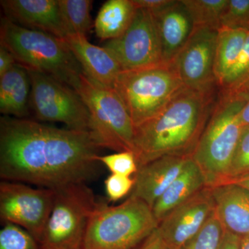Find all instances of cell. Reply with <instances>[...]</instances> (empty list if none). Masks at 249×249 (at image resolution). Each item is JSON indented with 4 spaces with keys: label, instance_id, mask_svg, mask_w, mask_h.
Returning a JSON list of instances; mask_svg holds the SVG:
<instances>
[{
    "label": "cell",
    "instance_id": "31",
    "mask_svg": "<svg viewBox=\"0 0 249 249\" xmlns=\"http://www.w3.org/2000/svg\"><path fill=\"white\" fill-rule=\"evenodd\" d=\"M134 178L131 177L111 174L105 180V188L109 201L115 202L132 192Z\"/></svg>",
    "mask_w": 249,
    "mask_h": 249
},
{
    "label": "cell",
    "instance_id": "6",
    "mask_svg": "<svg viewBox=\"0 0 249 249\" xmlns=\"http://www.w3.org/2000/svg\"><path fill=\"white\" fill-rule=\"evenodd\" d=\"M72 88L88 108L89 132L99 146L116 152H134L135 127L115 90L91 79L83 71Z\"/></svg>",
    "mask_w": 249,
    "mask_h": 249
},
{
    "label": "cell",
    "instance_id": "2",
    "mask_svg": "<svg viewBox=\"0 0 249 249\" xmlns=\"http://www.w3.org/2000/svg\"><path fill=\"white\" fill-rule=\"evenodd\" d=\"M218 93L183 86L157 115L136 127L134 153L138 168L165 156L191 157Z\"/></svg>",
    "mask_w": 249,
    "mask_h": 249
},
{
    "label": "cell",
    "instance_id": "16",
    "mask_svg": "<svg viewBox=\"0 0 249 249\" xmlns=\"http://www.w3.org/2000/svg\"><path fill=\"white\" fill-rule=\"evenodd\" d=\"M62 40L87 76L100 84L113 88L122 69L107 49L93 45L84 35L72 34Z\"/></svg>",
    "mask_w": 249,
    "mask_h": 249
},
{
    "label": "cell",
    "instance_id": "7",
    "mask_svg": "<svg viewBox=\"0 0 249 249\" xmlns=\"http://www.w3.org/2000/svg\"><path fill=\"white\" fill-rule=\"evenodd\" d=\"M183 86L173 63L161 62L121 71L112 88L122 100L136 128L157 115Z\"/></svg>",
    "mask_w": 249,
    "mask_h": 249
},
{
    "label": "cell",
    "instance_id": "5",
    "mask_svg": "<svg viewBox=\"0 0 249 249\" xmlns=\"http://www.w3.org/2000/svg\"><path fill=\"white\" fill-rule=\"evenodd\" d=\"M152 208L129 196L122 204L99 203L90 218L83 249H135L158 228Z\"/></svg>",
    "mask_w": 249,
    "mask_h": 249
},
{
    "label": "cell",
    "instance_id": "30",
    "mask_svg": "<svg viewBox=\"0 0 249 249\" xmlns=\"http://www.w3.org/2000/svg\"><path fill=\"white\" fill-rule=\"evenodd\" d=\"M249 78V32L237 62L220 85L221 91L237 88Z\"/></svg>",
    "mask_w": 249,
    "mask_h": 249
},
{
    "label": "cell",
    "instance_id": "10",
    "mask_svg": "<svg viewBox=\"0 0 249 249\" xmlns=\"http://www.w3.org/2000/svg\"><path fill=\"white\" fill-rule=\"evenodd\" d=\"M55 191L27 183L1 181L0 219L22 228L40 242L53 207Z\"/></svg>",
    "mask_w": 249,
    "mask_h": 249
},
{
    "label": "cell",
    "instance_id": "11",
    "mask_svg": "<svg viewBox=\"0 0 249 249\" xmlns=\"http://www.w3.org/2000/svg\"><path fill=\"white\" fill-rule=\"evenodd\" d=\"M103 47L117 60L122 71L163 62L155 16L146 10L137 9L132 24L124 35L107 41Z\"/></svg>",
    "mask_w": 249,
    "mask_h": 249
},
{
    "label": "cell",
    "instance_id": "8",
    "mask_svg": "<svg viewBox=\"0 0 249 249\" xmlns=\"http://www.w3.org/2000/svg\"><path fill=\"white\" fill-rule=\"evenodd\" d=\"M99 202L86 183L55 190L53 207L40 244L42 249H83L90 218Z\"/></svg>",
    "mask_w": 249,
    "mask_h": 249
},
{
    "label": "cell",
    "instance_id": "27",
    "mask_svg": "<svg viewBox=\"0 0 249 249\" xmlns=\"http://www.w3.org/2000/svg\"><path fill=\"white\" fill-rule=\"evenodd\" d=\"M249 177V127H244L235 155L224 181L233 182ZM221 184V183H220Z\"/></svg>",
    "mask_w": 249,
    "mask_h": 249
},
{
    "label": "cell",
    "instance_id": "19",
    "mask_svg": "<svg viewBox=\"0 0 249 249\" xmlns=\"http://www.w3.org/2000/svg\"><path fill=\"white\" fill-rule=\"evenodd\" d=\"M206 186L204 174L191 157L187 160L181 173L152 207V212L158 224L170 211L188 200Z\"/></svg>",
    "mask_w": 249,
    "mask_h": 249
},
{
    "label": "cell",
    "instance_id": "22",
    "mask_svg": "<svg viewBox=\"0 0 249 249\" xmlns=\"http://www.w3.org/2000/svg\"><path fill=\"white\" fill-rule=\"evenodd\" d=\"M249 31L220 27L218 29L214 75L218 88L234 67L240 56Z\"/></svg>",
    "mask_w": 249,
    "mask_h": 249
},
{
    "label": "cell",
    "instance_id": "20",
    "mask_svg": "<svg viewBox=\"0 0 249 249\" xmlns=\"http://www.w3.org/2000/svg\"><path fill=\"white\" fill-rule=\"evenodd\" d=\"M31 83L27 70L16 65L0 77V111L25 119L29 113Z\"/></svg>",
    "mask_w": 249,
    "mask_h": 249
},
{
    "label": "cell",
    "instance_id": "18",
    "mask_svg": "<svg viewBox=\"0 0 249 249\" xmlns=\"http://www.w3.org/2000/svg\"><path fill=\"white\" fill-rule=\"evenodd\" d=\"M161 47L162 60L170 63L191 37L195 27L181 0L154 15Z\"/></svg>",
    "mask_w": 249,
    "mask_h": 249
},
{
    "label": "cell",
    "instance_id": "37",
    "mask_svg": "<svg viewBox=\"0 0 249 249\" xmlns=\"http://www.w3.org/2000/svg\"><path fill=\"white\" fill-rule=\"evenodd\" d=\"M231 183H235L236 184L243 187V188H245L246 189L249 190V178H242V179L238 180V181H233V182Z\"/></svg>",
    "mask_w": 249,
    "mask_h": 249
},
{
    "label": "cell",
    "instance_id": "21",
    "mask_svg": "<svg viewBox=\"0 0 249 249\" xmlns=\"http://www.w3.org/2000/svg\"><path fill=\"white\" fill-rule=\"evenodd\" d=\"M137 8L132 0H108L94 21L96 35L101 40L119 38L132 24Z\"/></svg>",
    "mask_w": 249,
    "mask_h": 249
},
{
    "label": "cell",
    "instance_id": "35",
    "mask_svg": "<svg viewBox=\"0 0 249 249\" xmlns=\"http://www.w3.org/2000/svg\"><path fill=\"white\" fill-rule=\"evenodd\" d=\"M240 237L225 231L218 249H240Z\"/></svg>",
    "mask_w": 249,
    "mask_h": 249
},
{
    "label": "cell",
    "instance_id": "3",
    "mask_svg": "<svg viewBox=\"0 0 249 249\" xmlns=\"http://www.w3.org/2000/svg\"><path fill=\"white\" fill-rule=\"evenodd\" d=\"M244 105L242 98L219 90L209 121L191 157L204 174L207 187L220 184L227 178L243 132L240 113Z\"/></svg>",
    "mask_w": 249,
    "mask_h": 249
},
{
    "label": "cell",
    "instance_id": "14",
    "mask_svg": "<svg viewBox=\"0 0 249 249\" xmlns=\"http://www.w3.org/2000/svg\"><path fill=\"white\" fill-rule=\"evenodd\" d=\"M6 18L27 29L63 39L68 36L58 0H3Z\"/></svg>",
    "mask_w": 249,
    "mask_h": 249
},
{
    "label": "cell",
    "instance_id": "9",
    "mask_svg": "<svg viewBox=\"0 0 249 249\" xmlns=\"http://www.w3.org/2000/svg\"><path fill=\"white\" fill-rule=\"evenodd\" d=\"M27 71L31 83L29 107L36 118L61 123L74 130L89 131V111L73 88L45 73Z\"/></svg>",
    "mask_w": 249,
    "mask_h": 249
},
{
    "label": "cell",
    "instance_id": "4",
    "mask_svg": "<svg viewBox=\"0 0 249 249\" xmlns=\"http://www.w3.org/2000/svg\"><path fill=\"white\" fill-rule=\"evenodd\" d=\"M0 42L19 66L45 73L71 88L83 71L62 39L23 27L7 18L1 19Z\"/></svg>",
    "mask_w": 249,
    "mask_h": 249
},
{
    "label": "cell",
    "instance_id": "29",
    "mask_svg": "<svg viewBox=\"0 0 249 249\" xmlns=\"http://www.w3.org/2000/svg\"><path fill=\"white\" fill-rule=\"evenodd\" d=\"M98 160L114 175L131 177L138 170L137 159L133 152L124 151L111 155H99Z\"/></svg>",
    "mask_w": 249,
    "mask_h": 249
},
{
    "label": "cell",
    "instance_id": "26",
    "mask_svg": "<svg viewBox=\"0 0 249 249\" xmlns=\"http://www.w3.org/2000/svg\"><path fill=\"white\" fill-rule=\"evenodd\" d=\"M2 224L0 249H42L38 242L22 228L11 223Z\"/></svg>",
    "mask_w": 249,
    "mask_h": 249
},
{
    "label": "cell",
    "instance_id": "28",
    "mask_svg": "<svg viewBox=\"0 0 249 249\" xmlns=\"http://www.w3.org/2000/svg\"><path fill=\"white\" fill-rule=\"evenodd\" d=\"M220 27L249 31V0H228Z\"/></svg>",
    "mask_w": 249,
    "mask_h": 249
},
{
    "label": "cell",
    "instance_id": "33",
    "mask_svg": "<svg viewBox=\"0 0 249 249\" xmlns=\"http://www.w3.org/2000/svg\"><path fill=\"white\" fill-rule=\"evenodd\" d=\"M175 0H132L137 9L146 10L152 14H158L175 2Z\"/></svg>",
    "mask_w": 249,
    "mask_h": 249
},
{
    "label": "cell",
    "instance_id": "15",
    "mask_svg": "<svg viewBox=\"0 0 249 249\" xmlns=\"http://www.w3.org/2000/svg\"><path fill=\"white\" fill-rule=\"evenodd\" d=\"M189 158L165 156L139 167L134 175V186L129 196L142 199L152 209L182 171Z\"/></svg>",
    "mask_w": 249,
    "mask_h": 249
},
{
    "label": "cell",
    "instance_id": "23",
    "mask_svg": "<svg viewBox=\"0 0 249 249\" xmlns=\"http://www.w3.org/2000/svg\"><path fill=\"white\" fill-rule=\"evenodd\" d=\"M64 24L69 35L86 36L91 27V0H58Z\"/></svg>",
    "mask_w": 249,
    "mask_h": 249
},
{
    "label": "cell",
    "instance_id": "34",
    "mask_svg": "<svg viewBox=\"0 0 249 249\" xmlns=\"http://www.w3.org/2000/svg\"><path fill=\"white\" fill-rule=\"evenodd\" d=\"M16 64L12 54L3 46H0V77L9 71Z\"/></svg>",
    "mask_w": 249,
    "mask_h": 249
},
{
    "label": "cell",
    "instance_id": "13",
    "mask_svg": "<svg viewBox=\"0 0 249 249\" xmlns=\"http://www.w3.org/2000/svg\"><path fill=\"white\" fill-rule=\"evenodd\" d=\"M214 211L212 191L206 186L170 211L159 223L157 231L163 249H177L191 240L200 231Z\"/></svg>",
    "mask_w": 249,
    "mask_h": 249
},
{
    "label": "cell",
    "instance_id": "12",
    "mask_svg": "<svg viewBox=\"0 0 249 249\" xmlns=\"http://www.w3.org/2000/svg\"><path fill=\"white\" fill-rule=\"evenodd\" d=\"M217 35V29H195L172 62L185 87L207 92L219 90L214 75Z\"/></svg>",
    "mask_w": 249,
    "mask_h": 249
},
{
    "label": "cell",
    "instance_id": "32",
    "mask_svg": "<svg viewBox=\"0 0 249 249\" xmlns=\"http://www.w3.org/2000/svg\"><path fill=\"white\" fill-rule=\"evenodd\" d=\"M222 92L232 93L245 101V105L240 113L241 124L244 127H249V78L237 88Z\"/></svg>",
    "mask_w": 249,
    "mask_h": 249
},
{
    "label": "cell",
    "instance_id": "24",
    "mask_svg": "<svg viewBox=\"0 0 249 249\" xmlns=\"http://www.w3.org/2000/svg\"><path fill=\"white\" fill-rule=\"evenodd\" d=\"M193 19L195 29H219L228 0H181Z\"/></svg>",
    "mask_w": 249,
    "mask_h": 249
},
{
    "label": "cell",
    "instance_id": "17",
    "mask_svg": "<svg viewBox=\"0 0 249 249\" xmlns=\"http://www.w3.org/2000/svg\"><path fill=\"white\" fill-rule=\"evenodd\" d=\"M211 188L214 211L224 231L241 238L249 235V190L231 182Z\"/></svg>",
    "mask_w": 249,
    "mask_h": 249
},
{
    "label": "cell",
    "instance_id": "36",
    "mask_svg": "<svg viewBox=\"0 0 249 249\" xmlns=\"http://www.w3.org/2000/svg\"><path fill=\"white\" fill-rule=\"evenodd\" d=\"M135 249H163L157 229Z\"/></svg>",
    "mask_w": 249,
    "mask_h": 249
},
{
    "label": "cell",
    "instance_id": "1",
    "mask_svg": "<svg viewBox=\"0 0 249 249\" xmlns=\"http://www.w3.org/2000/svg\"><path fill=\"white\" fill-rule=\"evenodd\" d=\"M101 148L89 131L4 116L0 120V178L54 191L86 183L97 175Z\"/></svg>",
    "mask_w": 249,
    "mask_h": 249
},
{
    "label": "cell",
    "instance_id": "25",
    "mask_svg": "<svg viewBox=\"0 0 249 249\" xmlns=\"http://www.w3.org/2000/svg\"><path fill=\"white\" fill-rule=\"evenodd\" d=\"M224 230L215 211L204 224L200 231L186 244L177 249H218L222 242Z\"/></svg>",
    "mask_w": 249,
    "mask_h": 249
},
{
    "label": "cell",
    "instance_id": "38",
    "mask_svg": "<svg viewBox=\"0 0 249 249\" xmlns=\"http://www.w3.org/2000/svg\"><path fill=\"white\" fill-rule=\"evenodd\" d=\"M240 249H249V235L241 238Z\"/></svg>",
    "mask_w": 249,
    "mask_h": 249
}]
</instances>
